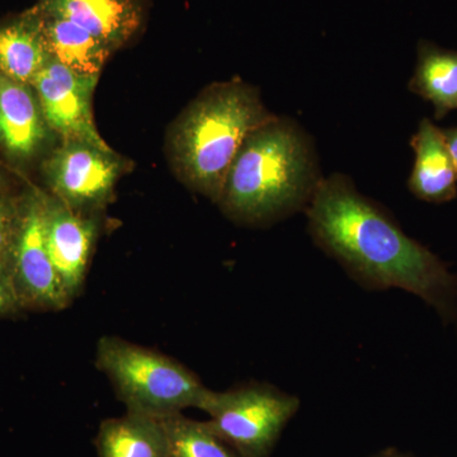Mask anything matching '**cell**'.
<instances>
[{"instance_id": "1", "label": "cell", "mask_w": 457, "mask_h": 457, "mask_svg": "<svg viewBox=\"0 0 457 457\" xmlns=\"http://www.w3.org/2000/svg\"><path fill=\"white\" fill-rule=\"evenodd\" d=\"M306 213L314 242L360 284L374 290L402 288L435 306L446 320L455 318L456 276L361 195L347 176L321 179Z\"/></svg>"}, {"instance_id": "2", "label": "cell", "mask_w": 457, "mask_h": 457, "mask_svg": "<svg viewBox=\"0 0 457 457\" xmlns=\"http://www.w3.org/2000/svg\"><path fill=\"white\" fill-rule=\"evenodd\" d=\"M320 180L308 135L293 120L276 116L243 141L218 204L240 224H270L306 210Z\"/></svg>"}, {"instance_id": "3", "label": "cell", "mask_w": 457, "mask_h": 457, "mask_svg": "<svg viewBox=\"0 0 457 457\" xmlns=\"http://www.w3.org/2000/svg\"><path fill=\"white\" fill-rule=\"evenodd\" d=\"M273 117L251 84L236 79L206 87L168 131L174 174L191 191L218 204L243 141Z\"/></svg>"}, {"instance_id": "4", "label": "cell", "mask_w": 457, "mask_h": 457, "mask_svg": "<svg viewBox=\"0 0 457 457\" xmlns=\"http://www.w3.org/2000/svg\"><path fill=\"white\" fill-rule=\"evenodd\" d=\"M96 366L131 413L165 418L188 408L201 411L210 393L179 361L116 336L98 339Z\"/></svg>"}, {"instance_id": "5", "label": "cell", "mask_w": 457, "mask_h": 457, "mask_svg": "<svg viewBox=\"0 0 457 457\" xmlns=\"http://www.w3.org/2000/svg\"><path fill=\"white\" fill-rule=\"evenodd\" d=\"M300 400L272 385L249 383L212 392L203 408L213 431L245 457H269Z\"/></svg>"}, {"instance_id": "6", "label": "cell", "mask_w": 457, "mask_h": 457, "mask_svg": "<svg viewBox=\"0 0 457 457\" xmlns=\"http://www.w3.org/2000/svg\"><path fill=\"white\" fill-rule=\"evenodd\" d=\"M9 278L23 311L60 312L71 303L51 261L45 230V192L29 188L21 196L20 220Z\"/></svg>"}, {"instance_id": "7", "label": "cell", "mask_w": 457, "mask_h": 457, "mask_svg": "<svg viewBox=\"0 0 457 457\" xmlns=\"http://www.w3.org/2000/svg\"><path fill=\"white\" fill-rule=\"evenodd\" d=\"M125 162L113 149L83 141H60L45 161L50 195L75 212L99 213L113 196Z\"/></svg>"}, {"instance_id": "8", "label": "cell", "mask_w": 457, "mask_h": 457, "mask_svg": "<svg viewBox=\"0 0 457 457\" xmlns=\"http://www.w3.org/2000/svg\"><path fill=\"white\" fill-rule=\"evenodd\" d=\"M99 78L84 77L49 59L31 86L40 99L45 119L62 141H83L112 149L96 128L92 99Z\"/></svg>"}, {"instance_id": "9", "label": "cell", "mask_w": 457, "mask_h": 457, "mask_svg": "<svg viewBox=\"0 0 457 457\" xmlns=\"http://www.w3.org/2000/svg\"><path fill=\"white\" fill-rule=\"evenodd\" d=\"M99 227V213L75 212L45 192L47 248L71 303L79 296L86 284Z\"/></svg>"}, {"instance_id": "10", "label": "cell", "mask_w": 457, "mask_h": 457, "mask_svg": "<svg viewBox=\"0 0 457 457\" xmlns=\"http://www.w3.org/2000/svg\"><path fill=\"white\" fill-rule=\"evenodd\" d=\"M54 137L33 87L0 74V147L5 154L31 161Z\"/></svg>"}, {"instance_id": "11", "label": "cell", "mask_w": 457, "mask_h": 457, "mask_svg": "<svg viewBox=\"0 0 457 457\" xmlns=\"http://www.w3.org/2000/svg\"><path fill=\"white\" fill-rule=\"evenodd\" d=\"M36 8L82 27L113 51L130 40L141 23L135 0H40Z\"/></svg>"}, {"instance_id": "12", "label": "cell", "mask_w": 457, "mask_h": 457, "mask_svg": "<svg viewBox=\"0 0 457 457\" xmlns=\"http://www.w3.org/2000/svg\"><path fill=\"white\" fill-rule=\"evenodd\" d=\"M414 167L408 188L420 200L445 204L457 195V170L445 140L444 130L423 119L411 140Z\"/></svg>"}, {"instance_id": "13", "label": "cell", "mask_w": 457, "mask_h": 457, "mask_svg": "<svg viewBox=\"0 0 457 457\" xmlns=\"http://www.w3.org/2000/svg\"><path fill=\"white\" fill-rule=\"evenodd\" d=\"M95 445L98 457H170L161 418L131 411L102 420Z\"/></svg>"}, {"instance_id": "14", "label": "cell", "mask_w": 457, "mask_h": 457, "mask_svg": "<svg viewBox=\"0 0 457 457\" xmlns=\"http://www.w3.org/2000/svg\"><path fill=\"white\" fill-rule=\"evenodd\" d=\"M33 8L40 14L42 33L51 59L84 77H101L113 50L71 21Z\"/></svg>"}, {"instance_id": "15", "label": "cell", "mask_w": 457, "mask_h": 457, "mask_svg": "<svg viewBox=\"0 0 457 457\" xmlns=\"http://www.w3.org/2000/svg\"><path fill=\"white\" fill-rule=\"evenodd\" d=\"M49 59L35 8L0 27V74L31 86Z\"/></svg>"}, {"instance_id": "16", "label": "cell", "mask_w": 457, "mask_h": 457, "mask_svg": "<svg viewBox=\"0 0 457 457\" xmlns=\"http://www.w3.org/2000/svg\"><path fill=\"white\" fill-rule=\"evenodd\" d=\"M409 89L431 102L436 119L457 110V51L420 42Z\"/></svg>"}, {"instance_id": "17", "label": "cell", "mask_w": 457, "mask_h": 457, "mask_svg": "<svg viewBox=\"0 0 457 457\" xmlns=\"http://www.w3.org/2000/svg\"><path fill=\"white\" fill-rule=\"evenodd\" d=\"M170 457H245L213 431L210 423L189 420L182 413L161 418Z\"/></svg>"}, {"instance_id": "18", "label": "cell", "mask_w": 457, "mask_h": 457, "mask_svg": "<svg viewBox=\"0 0 457 457\" xmlns=\"http://www.w3.org/2000/svg\"><path fill=\"white\" fill-rule=\"evenodd\" d=\"M21 197L9 194L0 195V273L9 276L18 220H20Z\"/></svg>"}, {"instance_id": "19", "label": "cell", "mask_w": 457, "mask_h": 457, "mask_svg": "<svg viewBox=\"0 0 457 457\" xmlns=\"http://www.w3.org/2000/svg\"><path fill=\"white\" fill-rule=\"evenodd\" d=\"M23 312L22 303L11 278L0 273V318L13 317Z\"/></svg>"}, {"instance_id": "20", "label": "cell", "mask_w": 457, "mask_h": 457, "mask_svg": "<svg viewBox=\"0 0 457 457\" xmlns=\"http://www.w3.org/2000/svg\"><path fill=\"white\" fill-rule=\"evenodd\" d=\"M444 135L445 140H446L447 146H449L451 156H453V163H455L457 170V128L447 129V130H444Z\"/></svg>"}, {"instance_id": "21", "label": "cell", "mask_w": 457, "mask_h": 457, "mask_svg": "<svg viewBox=\"0 0 457 457\" xmlns=\"http://www.w3.org/2000/svg\"><path fill=\"white\" fill-rule=\"evenodd\" d=\"M8 194V179L4 170L0 167V195Z\"/></svg>"}, {"instance_id": "22", "label": "cell", "mask_w": 457, "mask_h": 457, "mask_svg": "<svg viewBox=\"0 0 457 457\" xmlns=\"http://www.w3.org/2000/svg\"><path fill=\"white\" fill-rule=\"evenodd\" d=\"M376 457H407L404 455H400V453H395V451H389V453H381V455Z\"/></svg>"}]
</instances>
